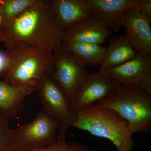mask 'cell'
<instances>
[{"label": "cell", "mask_w": 151, "mask_h": 151, "mask_svg": "<svg viewBox=\"0 0 151 151\" xmlns=\"http://www.w3.org/2000/svg\"><path fill=\"white\" fill-rule=\"evenodd\" d=\"M3 42L7 50L19 48L53 50L62 42L63 30L58 22L50 0H37L3 25Z\"/></svg>", "instance_id": "6da1fadb"}, {"label": "cell", "mask_w": 151, "mask_h": 151, "mask_svg": "<svg viewBox=\"0 0 151 151\" xmlns=\"http://www.w3.org/2000/svg\"><path fill=\"white\" fill-rule=\"evenodd\" d=\"M74 112L73 127L111 141L117 151H133L134 133L127 122L115 111L95 104Z\"/></svg>", "instance_id": "7a4b0ae2"}, {"label": "cell", "mask_w": 151, "mask_h": 151, "mask_svg": "<svg viewBox=\"0 0 151 151\" xmlns=\"http://www.w3.org/2000/svg\"><path fill=\"white\" fill-rule=\"evenodd\" d=\"M96 105L113 110L128 123L134 134L151 133V93L132 85H121Z\"/></svg>", "instance_id": "3957f363"}, {"label": "cell", "mask_w": 151, "mask_h": 151, "mask_svg": "<svg viewBox=\"0 0 151 151\" xmlns=\"http://www.w3.org/2000/svg\"><path fill=\"white\" fill-rule=\"evenodd\" d=\"M8 50L12 54V63L4 80L32 93L37 91L50 75L53 50L19 48Z\"/></svg>", "instance_id": "277c9868"}, {"label": "cell", "mask_w": 151, "mask_h": 151, "mask_svg": "<svg viewBox=\"0 0 151 151\" xmlns=\"http://www.w3.org/2000/svg\"><path fill=\"white\" fill-rule=\"evenodd\" d=\"M87 73L62 42L53 49L50 76L70 103Z\"/></svg>", "instance_id": "5b68a950"}, {"label": "cell", "mask_w": 151, "mask_h": 151, "mask_svg": "<svg viewBox=\"0 0 151 151\" xmlns=\"http://www.w3.org/2000/svg\"><path fill=\"white\" fill-rule=\"evenodd\" d=\"M58 127L44 111L30 123L13 129L14 151H34L46 147L56 140Z\"/></svg>", "instance_id": "8992f818"}, {"label": "cell", "mask_w": 151, "mask_h": 151, "mask_svg": "<svg viewBox=\"0 0 151 151\" xmlns=\"http://www.w3.org/2000/svg\"><path fill=\"white\" fill-rule=\"evenodd\" d=\"M37 92L42 111L57 124V138L65 139L67 131L73 127L76 120L75 112L71 109L70 102L50 75L45 79Z\"/></svg>", "instance_id": "52a82bcc"}, {"label": "cell", "mask_w": 151, "mask_h": 151, "mask_svg": "<svg viewBox=\"0 0 151 151\" xmlns=\"http://www.w3.org/2000/svg\"><path fill=\"white\" fill-rule=\"evenodd\" d=\"M121 85L106 73H87L70 103L73 111L95 105L113 95Z\"/></svg>", "instance_id": "ba28073f"}, {"label": "cell", "mask_w": 151, "mask_h": 151, "mask_svg": "<svg viewBox=\"0 0 151 151\" xmlns=\"http://www.w3.org/2000/svg\"><path fill=\"white\" fill-rule=\"evenodd\" d=\"M106 74L121 85H132L151 93V57L142 52Z\"/></svg>", "instance_id": "9c48e42d"}, {"label": "cell", "mask_w": 151, "mask_h": 151, "mask_svg": "<svg viewBox=\"0 0 151 151\" xmlns=\"http://www.w3.org/2000/svg\"><path fill=\"white\" fill-rule=\"evenodd\" d=\"M151 18L141 14L136 9L131 8L124 13L122 27L131 45L137 52H142L151 57Z\"/></svg>", "instance_id": "30bf717a"}, {"label": "cell", "mask_w": 151, "mask_h": 151, "mask_svg": "<svg viewBox=\"0 0 151 151\" xmlns=\"http://www.w3.org/2000/svg\"><path fill=\"white\" fill-rule=\"evenodd\" d=\"M112 31L104 22L91 17L71 25L63 31L62 42L101 45Z\"/></svg>", "instance_id": "8fae6325"}, {"label": "cell", "mask_w": 151, "mask_h": 151, "mask_svg": "<svg viewBox=\"0 0 151 151\" xmlns=\"http://www.w3.org/2000/svg\"><path fill=\"white\" fill-rule=\"evenodd\" d=\"M91 6L92 17L104 22L112 32L122 27V17L131 8L137 9L138 0H87Z\"/></svg>", "instance_id": "7c38bea8"}, {"label": "cell", "mask_w": 151, "mask_h": 151, "mask_svg": "<svg viewBox=\"0 0 151 151\" xmlns=\"http://www.w3.org/2000/svg\"><path fill=\"white\" fill-rule=\"evenodd\" d=\"M58 22L63 31L71 25L92 17L87 0H50Z\"/></svg>", "instance_id": "4fadbf2b"}, {"label": "cell", "mask_w": 151, "mask_h": 151, "mask_svg": "<svg viewBox=\"0 0 151 151\" xmlns=\"http://www.w3.org/2000/svg\"><path fill=\"white\" fill-rule=\"evenodd\" d=\"M136 53L125 34L111 38L108 40L99 72L106 73L111 68L129 61Z\"/></svg>", "instance_id": "5bb4252c"}, {"label": "cell", "mask_w": 151, "mask_h": 151, "mask_svg": "<svg viewBox=\"0 0 151 151\" xmlns=\"http://www.w3.org/2000/svg\"><path fill=\"white\" fill-rule=\"evenodd\" d=\"M32 92L0 81V111L8 119H17L24 108L26 98Z\"/></svg>", "instance_id": "9a60e30c"}, {"label": "cell", "mask_w": 151, "mask_h": 151, "mask_svg": "<svg viewBox=\"0 0 151 151\" xmlns=\"http://www.w3.org/2000/svg\"><path fill=\"white\" fill-rule=\"evenodd\" d=\"M66 48L84 66H96L101 64L106 47L101 45L62 42Z\"/></svg>", "instance_id": "2e32d148"}, {"label": "cell", "mask_w": 151, "mask_h": 151, "mask_svg": "<svg viewBox=\"0 0 151 151\" xmlns=\"http://www.w3.org/2000/svg\"><path fill=\"white\" fill-rule=\"evenodd\" d=\"M37 1L6 0L5 3L1 6L3 24L18 16L35 4Z\"/></svg>", "instance_id": "e0dca14e"}, {"label": "cell", "mask_w": 151, "mask_h": 151, "mask_svg": "<svg viewBox=\"0 0 151 151\" xmlns=\"http://www.w3.org/2000/svg\"><path fill=\"white\" fill-rule=\"evenodd\" d=\"M0 151H14L13 129L9 119L0 111Z\"/></svg>", "instance_id": "ac0fdd59"}, {"label": "cell", "mask_w": 151, "mask_h": 151, "mask_svg": "<svg viewBox=\"0 0 151 151\" xmlns=\"http://www.w3.org/2000/svg\"><path fill=\"white\" fill-rule=\"evenodd\" d=\"M34 151H91L78 142H67L65 139L57 138L54 142L46 147Z\"/></svg>", "instance_id": "d6986e66"}, {"label": "cell", "mask_w": 151, "mask_h": 151, "mask_svg": "<svg viewBox=\"0 0 151 151\" xmlns=\"http://www.w3.org/2000/svg\"><path fill=\"white\" fill-rule=\"evenodd\" d=\"M12 57L10 52L0 49V78L4 77L9 68L12 63Z\"/></svg>", "instance_id": "ffe728a7"}, {"label": "cell", "mask_w": 151, "mask_h": 151, "mask_svg": "<svg viewBox=\"0 0 151 151\" xmlns=\"http://www.w3.org/2000/svg\"><path fill=\"white\" fill-rule=\"evenodd\" d=\"M137 9L141 14L151 18V0H138Z\"/></svg>", "instance_id": "44dd1931"}, {"label": "cell", "mask_w": 151, "mask_h": 151, "mask_svg": "<svg viewBox=\"0 0 151 151\" xmlns=\"http://www.w3.org/2000/svg\"><path fill=\"white\" fill-rule=\"evenodd\" d=\"M3 20L1 16V8L0 6V43L3 42Z\"/></svg>", "instance_id": "7402d4cb"}, {"label": "cell", "mask_w": 151, "mask_h": 151, "mask_svg": "<svg viewBox=\"0 0 151 151\" xmlns=\"http://www.w3.org/2000/svg\"><path fill=\"white\" fill-rule=\"evenodd\" d=\"M6 0H0V6H2L5 3Z\"/></svg>", "instance_id": "603a6c76"}]
</instances>
